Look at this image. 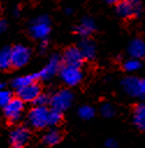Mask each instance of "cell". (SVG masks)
I'll use <instances>...</instances> for the list:
<instances>
[{
  "mask_svg": "<svg viewBox=\"0 0 145 148\" xmlns=\"http://www.w3.org/2000/svg\"><path fill=\"white\" fill-rule=\"evenodd\" d=\"M29 33L36 40H45L50 33V23L49 18L45 15H41L31 21V26L29 28Z\"/></svg>",
  "mask_w": 145,
  "mask_h": 148,
  "instance_id": "obj_1",
  "label": "cell"
},
{
  "mask_svg": "<svg viewBox=\"0 0 145 148\" xmlns=\"http://www.w3.org/2000/svg\"><path fill=\"white\" fill-rule=\"evenodd\" d=\"M49 110L45 106L36 105L28 113V123L34 128H44L48 126Z\"/></svg>",
  "mask_w": 145,
  "mask_h": 148,
  "instance_id": "obj_2",
  "label": "cell"
},
{
  "mask_svg": "<svg viewBox=\"0 0 145 148\" xmlns=\"http://www.w3.org/2000/svg\"><path fill=\"white\" fill-rule=\"evenodd\" d=\"M122 86L124 91L136 98H144L145 97V79H140L138 77H127L122 82Z\"/></svg>",
  "mask_w": 145,
  "mask_h": 148,
  "instance_id": "obj_3",
  "label": "cell"
},
{
  "mask_svg": "<svg viewBox=\"0 0 145 148\" xmlns=\"http://www.w3.org/2000/svg\"><path fill=\"white\" fill-rule=\"evenodd\" d=\"M80 66H73L65 64L60 68V78L67 86H76L83 79V72L79 69Z\"/></svg>",
  "mask_w": 145,
  "mask_h": 148,
  "instance_id": "obj_4",
  "label": "cell"
},
{
  "mask_svg": "<svg viewBox=\"0 0 145 148\" xmlns=\"http://www.w3.org/2000/svg\"><path fill=\"white\" fill-rule=\"evenodd\" d=\"M72 100H73V93L67 89H64V90H59L51 97L50 104H51L52 108H56L59 111H65L71 106Z\"/></svg>",
  "mask_w": 145,
  "mask_h": 148,
  "instance_id": "obj_5",
  "label": "cell"
},
{
  "mask_svg": "<svg viewBox=\"0 0 145 148\" xmlns=\"http://www.w3.org/2000/svg\"><path fill=\"white\" fill-rule=\"evenodd\" d=\"M23 100L21 98H13L5 107H4V112L6 118L11 121V123H16L21 119L22 113H23Z\"/></svg>",
  "mask_w": 145,
  "mask_h": 148,
  "instance_id": "obj_6",
  "label": "cell"
},
{
  "mask_svg": "<svg viewBox=\"0 0 145 148\" xmlns=\"http://www.w3.org/2000/svg\"><path fill=\"white\" fill-rule=\"evenodd\" d=\"M31 51L28 47L18 45L12 48V65L14 68H22L30 60Z\"/></svg>",
  "mask_w": 145,
  "mask_h": 148,
  "instance_id": "obj_7",
  "label": "cell"
},
{
  "mask_svg": "<svg viewBox=\"0 0 145 148\" xmlns=\"http://www.w3.org/2000/svg\"><path fill=\"white\" fill-rule=\"evenodd\" d=\"M140 4L138 0H122L117 4V13L122 18H131L140 13Z\"/></svg>",
  "mask_w": 145,
  "mask_h": 148,
  "instance_id": "obj_8",
  "label": "cell"
},
{
  "mask_svg": "<svg viewBox=\"0 0 145 148\" xmlns=\"http://www.w3.org/2000/svg\"><path fill=\"white\" fill-rule=\"evenodd\" d=\"M63 58H60L58 55H52L48 63L45 64V66L39 72V77L40 79H50L52 78L57 71L60 69V62H62Z\"/></svg>",
  "mask_w": 145,
  "mask_h": 148,
  "instance_id": "obj_9",
  "label": "cell"
},
{
  "mask_svg": "<svg viewBox=\"0 0 145 148\" xmlns=\"http://www.w3.org/2000/svg\"><path fill=\"white\" fill-rule=\"evenodd\" d=\"M29 138H30V133H29L28 128L24 126H19V127L14 128L9 134L11 145L15 148L23 147L29 141Z\"/></svg>",
  "mask_w": 145,
  "mask_h": 148,
  "instance_id": "obj_10",
  "label": "cell"
},
{
  "mask_svg": "<svg viewBox=\"0 0 145 148\" xmlns=\"http://www.w3.org/2000/svg\"><path fill=\"white\" fill-rule=\"evenodd\" d=\"M85 56L83 55L79 47H70L64 51L63 61L67 65H73V66H80L84 63Z\"/></svg>",
  "mask_w": 145,
  "mask_h": 148,
  "instance_id": "obj_11",
  "label": "cell"
},
{
  "mask_svg": "<svg viewBox=\"0 0 145 148\" xmlns=\"http://www.w3.org/2000/svg\"><path fill=\"white\" fill-rule=\"evenodd\" d=\"M16 92H18V97L21 98L23 101H34L41 93V88L37 83L34 82L16 90Z\"/></svg>",
  "mask_w": 145,
  "mask_h": 148,
  "instance_id": "obj_12",
  "label": "cell"
},
{
  "mask_svg": "<svg viewBox=\"0 0 145 148\" xmlns=\"http://www.w3.org/2000/svg\"><path fill=\"white\" fill-rule=\"evenodd\" d=\"M128 53L133 58H142L145 56V43L140 39H135L128 47Z\"/></svg>",
  "mask_w": 145,
  "mask_h": 148,
  "instance_id": "obj_13",
  "label": "cell"
},
{
  "mask_svg": "<svg viewBox=\"0 0 145 148\" xmlns=\"http://www.w3.org/2000/svg\"><path fill=\"white\" fill-rule=\"evenodd\" d=\"M94 30H95V23L89 18L83 19V21L76 28L77 34L80 35V36H83V38H87V36H89L91 34H93Z\"/></svg>",
  "mask_w": 145,
  "mask_h": 148,
  "instance_id": "obj_14",
  "label": "cell"
},
{
  "mask_svg": "<svg viewBox=\"0 0 145 148\" xmlns=\"http://www.w3.org/2000/svg\"><path fill=\"white\" fill-rule=\"evenodd\" d=\"M79 48H80L83 55L85 56V60H92L95 56L96 47H95V43L92 40L84 38V40L79 45Z\"/></svg>",
  "mask_w": 145,
  "mask_h": 148,
  "instance_id": "obj_15",
  "label": "cell"
},
{
  "mask_svg": "<svg viewBox=\"0 0 145 148\" xmlns=\"http://www.w3.org/2000/svg\"><path fill=\"white\" fill-rule=\"evenodd\" d=\"M36 79H40L39 77V72H36V73H31V75H26V76H20V77H16L13 79L12 82V85L15 90H19L30 83H34L36 82Z\"/></svg>",
  "mask_w": 145,
  "mask_h": 148,
  "instance_id": "obj_16",
  "label": "cell"
},
{
  "mask_svg": "<svg viewBox=\"0 0 145 148\" xmlns=\"http://www.w3.org/2000/svg\"><path fill=\"white\" fill-rule=\"evenodd\" d=\"M133 123L139 130L145 131V105L139 104L136 106L133 111Z\"/></svg>",
  "mask_w": 145,
  "mask_h": 148,
  "instance_id": "obj_17",
  "label": "cell"
},
{
  "mask_svg": "<svg viewBox=\"0 0 145 148\" xmlns=\"http://www.w3.org/2000/svg\"><path fill=\"white\" fill-rule=\"evenodd\" d=\"M12 65V48L5 47L0 50V69L7 70Z\"/></svg>",
  "mask_w": 145,
  "mask_h": 148,
  "instance_id": "obj_18",
  "label": "cell"
},
{
  "mask_svg": "<svg viewBox=\"0 0 145 148\" xmlns=\"http://www.w3.org/2000/svg\"><path fill=\"white\" fill-rule=\"evenodd\" d=\"M62 139V135H60V132L58 130H49L44 135H43V143L47 145V146H55L57 143H59Z\"/></svg>",
  "mask_w": 145,
  "mask_h": 148,
  "instance_id": "obj_19",
  "label": "cell"
},
{
  "mask_svg": "<svg viewBox=\"0 0 145 148\" xmlns=\"http://www.w3.org/2000/svg\"><path fill=\"white\" fill-rule=\"evenodd\" d=\"M62 111L56 110V108H51L49 110V114H48V126H56L59 125V123L62 121Z\"/></svg>",
  "mask_w": 145,
  "mask_h": 148,
  "instance_id": "obj_20",
  "label": "cell"
},
{
  "mask_svg": "<svg viewBox=\"0 0 145 148\" xmlns=\"http://www.w3.org/2000/svg\"><path fill=\"white\" fill-rule=\"evenodd\" d=\"M78 113H79V117L81 119H85V120H89L92 119L94 116H95V111L92 106L89 105H85V106H81L78 111Z\"/></svg>",
  "mask_w": 145,
  "mask_h": 148,
  "instance_id": "obj_21",
  "label": "cell"
},
{
  "mask_svg": "<svg viewBox=\"0 0 145 148\" xmlns=\"http://www.w3.org/2000/svg\"><path fill=\"white\" fill-rule=\"evenodd\" d=\"M140 66H142V63H140L137 58H133V57H132L131 60H128V61L124 63V65H123L124 70L128 71V72L137 71L138 69H140Z\"/></svg>",
  "mask_w": 145,
  "mask_h": 148,
  "instance_id": "obj_22",
  "label": "cell"
},
{
  "mask_svg": "<svg viewBox=\"0 0 145 148\" xmlns=\"http://www.w3.org/2000/svg\"><path fill=\"white\" fill-rule=\"evenodd\" d=\"M13 99L12 92L5 89H0V107H5L11 100Z\"/></svg>",
  "mask_w": 145,
  "mask_h": 148,
  "instance_id": "obj_23",
  "label": "cell"
},
{
  "mask_svg": "<svg viewBox=\"0 0 145 148\" xmlns=\"http://www.w3.org/2000/svg\"><path fill=\"white\" fill-rule=\"evenodd\" d=\"M100 112L104 118H110V117L114 116L115 110L110 104H103L101 106V108H100Z\"/></svg>",
  "mask_w": 145,
  "mask_h": 148,
  "instance_id": "obj_24",
  "label": "cell"
},
{
  "mask_svg": "<svg viewBox=\"0 0 145 148\" xmlns=\"http://www.w3.org/2000/svg\"><path fill=\"white\" fill-rule=\"evenodd\" d=\"M50 99H51V98H49L47 95L40 93V95L37 96V98L34 100V103H35L36 105H39V106H47V105L50 103Z\"/></svg>",
  "mask_w": 145,
  "mask_h": 148,
  "instance_id": "obj_25",
  "label": "cell"
},
{
  "mask_svg": "<svg viewBox=\"0 0 145 148\" xmlns=\"http://www.w3.org/2000/svg\"><path fill=\"white\" fill-rule=\"evenodd\" d=\"M106 147H108V148H115V147H117V143L113 139H108L106 141Z\"/></svg>",
  "mask_w": 145,
  "mask_h": 148,
  "instance_id": "obj_26",
  "label": "cell"
},
{
  "mask_svg": "<svg viewBox=\"0 0 145 148\" xmlns=\"http://www.w3.org/2000/svg\"><path fill=\"white\" fill-rule=\"evenodd\" d=\"M7 28V23L5 20H0V34H3Z\"/></svg>",
  "mask_w": 145,
  "mask_h": 148,
  "instance_id": "obj_27",
  "label": "cell"
},
{
  "mask_svg": "<svg viewBox=\"0 0 145 148\" xmlns=\"http://www.w3.org/2000/svg\"><path fill=\"white\" fill-rule=\"evenodd\" d=\"M47 46H48V41L43 40V41H42V43H41V50H42V51H43V50H45Z\"/></svg>",
  "mask_w": 145,
  "mask_h": 148,
  "instance_id": "obj_28",
  "label": "cell"
},
{
  "mask_svg": "<svg viewBox=\"0 0 145 148\" xmlns=\"http://www.w3.org/2000/svg\"><path fill=\"white\" fill-rule=\"evenodd\" d=\"M107 3H109V4H116V3H119L120 0H106Z\"/></svg>",
  "mask_w": 145,
  "mask_h": 148,
  "instance_id": "obj_29",
  "label": "cell"
},
{
  "mask_svg": "<svg viewBox=\"0 0 145 148\" xmlns=\"http://www.w3.org/2000/svg\"><path fill=\"white\" fill-rule=\"evenodd\" d=\"M19 13H20V11H19V10H18V8H16V10H15V11H14V14H15V15H16V16H18V15H19Z\"/></svg>",
  "mask_w": 145,
  "mask_h": 148,
  "instance_id": "obj_30",
  "label": "cell"
},
{
  "mask_svg": "<svg viewBox=\"0 0 145 148\" xmlns=\"http://www.w3.org/2000/svg\"><path fill=\"white\" fill-rule=\"evenodd\" d=\"M71 12H72L71 8H67V10H66V13H67V14H71Z\"/></svg>",
  "mask_w": 145,
  "mask_h": 148,
  "instance_id": "obj_31",
  "label": "cell"
},
{
  "mask_svg": "<svg viewBox=\"0 0 145 148\" xmlns=\"http://www.w3.org/2000/svg\"><path fill=\"white\" fill-rule=\"evenodd\" d=\"M1 88H4V85H3V84H0V89H1Z\"/></svg>",
  "mask_w": 145,
  "mask_h": 148,
  "instance_id": "obj_32",
  "label": "cell"
},
{
  "mask_svg": "<svg viewBox=\"0 0 145 148\" xmlns=\"http://www.w3.org/2000/svg\"><path fill=\"white\" fill-rule=\"evenodd\" d=\"M0 11H1V8H0Z\"/></svg>",
  "mask_w": 145,
  "mask_h": 148,
  "instance_id": "obj_33",
  "label": "cell"
},
{
  "mask_svg": "<svg viewBox=\"0 0 145 148\" xmlns=\"http://www.w3.org/2000/svg\"><path fill=\"white\" fill-rule=\"evenodd\" d=\"M144 79H145V78H144Z\"/></svg>",
  "mask_w": 145,
  "mask_h": 148,
  "instance_id": "obj_34",
  "label": "cell"
}]
</instances>
